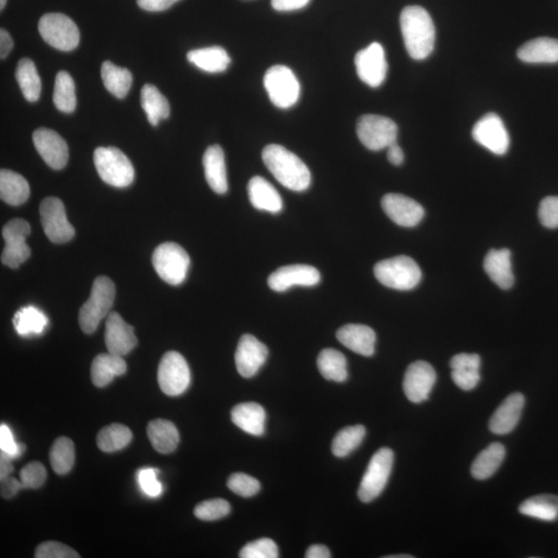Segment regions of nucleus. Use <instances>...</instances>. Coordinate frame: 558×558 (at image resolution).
Returning <instances> with one entry per match:
<instances>
[{
    "instance_id": "obj_1",
    "label": "nucleus",
    "mask_w": 558,
    "mask_h": 558,
    "mask_svg": "<svg viewBox=\"0 0 558 558\" xmlns=\"http://www.w3.org/2000/svg\"><path fill=\"white\" fill-rule=\"evenodd\" d=\"M401 28L405 48L411 59L423 60L433 53L435 28L426 10L418 5L407 6L402 12Z\"/></svg>"
},
{
    "instance_id": "obj_2",
    "label": "nucleus",
    "mask_w": 558,
    "mask_h": 558,
    "mask_svg": "<svg viewBox=\"0 0 558 558\" xmlns=\"http://www.w3.org/2000/svg\"><path fill=\"white\" fill-rule=\"evenodd\" d=\"M262 157L265 166L284 187L294 192H303L309 187L312 182L310 171L293 152L282 145L271 144L266 146Z\"/></svg>"
},
{
    "instance_id": "obj_3",
    "label": "nucleus",
    "mask_w": 558,
    "mask_h": 558,
    "mask_svg": "<svg viewBox=\"0 0 558 558\" xmlns=\"http://www.w3.org/2000/svg\"><path fill=\"white\" fill-rule=\"evenodd\" d=\"M116 294V284L109 277L99 276L95 279L90 299L80 309L79 324L82 331L92 334L98 329L105 316L109 315Z\"/></svg>"
},
{
    "instance_id": "obj_4",
    "label": "nucleus",
    "mask_w": 558,
    "mask_h": 558,
    "mask_svg": "<svg viewBox=\"0 0 558 558\" xmlns=\"http://www.w3.org/2000/svg\"><path fill=\"white\" fill-rule=\"evenodd\" d=\"M100 179L114 187L124 188L135 179V169L129 157L116 147H99L93 155Z\"/></svg>"
},
{
    "instance_id": "obj_5",
    "label": "nucleus",
    "mask_w": 558,
    "mask_h": 558,
    "mask_svg": "<svg viewBox=\"0 0 558 558\" xmlns=\"http://www.w3.org/2000/svg\"><path fill=\"white\" fill-rule=\"evenodd\" d=\"M374 275L387 288L410 291L421 282L422 272L413 259L398 256L384 259L374 266Z\"/></svg>"
},
{
    "instance_id": "obj_6",
    "label": "nucleus",
    "mask_w": 558,
    "mask_h": 558,
    "mask_svg": "<svg viewBox=\"0 0 558 558\" xmlns=\"http://www.w3.org/2000/svg\"><path fill=\"white\" fill-rule=\"evenodd\" d=\"M395 464V453L389 448L379 449L372 456L358 490L361 502L371 503L383 492Z\"/></svg>"
},
{
    "instance_id": "obj_7",
    "label": "nucleus",
    "mask_w": 558,
    "mask_h": 558,
    "mask_svg": "<svg viewBox=\"0 0 558 558\" xmlns=\"http://www.w3.org/2000/svg\"><path fill=\"white\" fill-rule=\"evenodd\" d=\"M190 259L187 252L179 244L163 243L156 247L152 256V264L163 282L179 285L186 281Z\"/></svg>"
},
{
    "instance_id": "obj_8",
    "label": "nucleus",
    "mask_w": 558,
    "mask_h": 558,
    "mask_svg": "<svg viewBox=\"0 0 558 558\" xmlns=\"http://www.w3.org/2000/svg\"><path fill=\"white\" fill-rule=\"evenodd\" d=\"M39 31L44 41L51 47L69 52L78 47L80 31L72 20L60 12H50L41 18Z\"/></svg>"
},
{
    "instance_id": "obj_9",
    "label": "nucleus",
    "mask_w": 558,
    "mask_h": 558,
    "mask_svg": "<svg viewBox=\"0 0 558 558\" xmlns=\"http://www.w3.org/2000/svg\"><path fill=\"white\" fill-rule=\"evenodd\" d=\"M264 85L272 103L281 109H288L299 100V82L288 67L270 68L265 75Z\"/></svg>"
},
{
    "instance_id": "obj_10",
    "label": "nucleus",
    "mask_w": 558,
    "mask_h": 558,
    "mask_svg": "<svg viewBox=\"0 0 558 558\" xmlns=\"http://www.w3.org/2000/svg\"><path fill=\"white\" fill-rule=\"evenodd\" d=\"M398 129L393 120L379 116H363L357 124L358 138L367 149L372 151L388 148L397 142Z\"/></svg>"
},
{
    "instance_id": "obj_11",
    "label": "nucleus",
    "mask_w": 558,
    "mask_h": 558,
    "mask_svg": "<svg viewBox=\"0 0 558 558\" xmlns=\"http://www.w3.org/2000/svg\"><path fill=\"white\" fill-rule=\"evenodd\" d=\"M157 379L164 395H183L190 384V371L187 360L177 352L164 354L158 366Z\"/></svg>"
},
{
    "instance_id": "obj_12",
    "label": "nucleus",
    "mask_w": 558,
    "mask_h": 558,
    "mask_svg": "<svg viewBox=\"0 0 558 558\" xmlns=\"http://www.w3.org/2000/svg\"><path fill=\"white\" fill-rule=\"evenodd\" d=\"M40 214L44 232L52 243H67L74 238V227L69 223L65 205L59 198L49 196L43 200Z\"/></svg>"
},
{
    "instance_id": "obj_13",
    "label": "nucleus",
    "mask_w": 558,
    "mask_h": 558,
    "mask_svg": "<svg viewBox=\"0 0 558 558\" xmlns=\"http://www.w3.org/2000/svg\"><path fill=\"white\" fill-rule=\"evenodd\" d=\"M30 232V225L21 219H12L4 227L3 236L5 243L2 255L4 265L17 269L27 261L30 257V249L27 243Z\"/></svg>"
},
{
    "instance_id": "obj_14",
    "label": "nucleus",
    "mask_w": 558,
    "mask_h": 558,
    "mask_svg": "<svg viewBox=\"0 0 558 558\" xmlns=\"http://www.w3.org/2000/svg\"><path fill=\"white\" fill-rule=\"evenodd\" d=\"M474 141L494 155H504L510 147V136L503 120L496 113H488L473 129Z\"/></svg>"
},
{
    "instance_id": "obj_15",
    "label": "nucleus",
    "mask_w": 558,
    "mask_h": 558,
    "mask_svg": "<svg viewBox=\"0 0 558 558\" xmlns=\"http://www.w3.org/2000/svg\"><path fill=\"white\" fill-rule=\"evenodd\" d=\"M359 78L371 87L383 84L388 71L385 51L379 43H372L369 47L359 51L355 57Z\"/></svg>"
},
{
    "instance_id": "obj_16",
    "label": "nucleus",
    "mask_w": 558,
    "mask_h": 558,
    "mask_svg": "<svg viewBox=\"0 0 558 558\" xmlns=\"http://www.w3.org/2000/svg\"><path fill=\"white\" fill-rule=\"evenodd\" d=\"M436 382V372L433 366L425 361L411 363L403 379V391L409 401L421 403L427 401Z\"/></svg>"
},
{
    "instance_id": "obj_17",
    "label": "nucleus",
    "mask_w": 558,
    "mask_h": 558,
    "mask_svg": "<svg viewBox=\"0 0 558 558\" xmlns=\"http://www.w3.org/2000/svg\"><path fill=\"white\" fill-rule=\"evenodd\" d=\"M268 348L255 336L245 334L240 339L235 363L241 377H255L268 358Z\"/></svg>"
},
{
    "instance_id": "obj_18",
    "label": "nucleus",
    "mask_w": 558,
    "mask_h": 558,
    "mask_svg": "<svg viewBox=\"0 0 558 558\" xmlns=\"http://www.w3.org/2000/svg\"><path fill=\"white\" fill-rule=\"evenodd\" d=\"M321 282L318 269L309 265H289L279 268L268 278V285L275 291H285L300 285V287H315Z\"/></svg>"
},
{
    "instance_id": "obj_19",
    "label": "nucleus",
    "mask_w": 558,
    "mask_h": 558,
    "mask_svg": "<svg viewBox=\"0 0 558 558\" xmlns=\"http://www.w3.org/2000/svg\"><path fill=\"white\" fill-rule=\"evenodd\" d=\"M35 147L50 168L62 170L68 161L65 139L50 129H37L33 135Z\"/></svg>"
},
{
    "instance_id": "obj_20",
    "label": "nucleus",
    "mask_w": 558,
    "mask_h": 558,
    "mask_svg": "<svg viewBox=\"0 0 558 558\" xmlns=\"http://www.w3.org/2000/svg\"><path fill=\"white\" fill-rule=\"evenodd\" d=\"M383 211L398 226L413 227L421 223L424 208L407 195L399 194L386 195L382 200Z\"/></svg>"
},
{
    "instance_id": "obj_21",
    "label": "nucleus",
    "mask_w": 558,
    "mask_h": 558,
    "mask_svg": "<svg viewBox=\"0 0 558 558\" xmlns=\"http://www.w3.org/2000/svg\"><path fill=\"white\" fill-rule=\"evenodd\" d=\"M105 342L108 352L122 357L134 350L138 344L134 328L125 323L122 315L116 312L108 315Z\"/></svg>"
},
{
    "instance_id": "obj_22",
    "label": "nucleus",
    "mask_w": 558,
    "mask_h": 558,
    "mask_svg": "<svg viewBox=\"0 0 558 558\" xmlns=\"http://www.w3.org/2000/svg\"><path fill=\"white\" fill-rule=\"evenodd\" d=\"M525 398L522 393H513L494 411L490 422L491 433L504 435L512 433L522 418Z\"/></svg>"
},
{
    "instance_id": "obj_23",
    "label": "nucleus",
    "mask_w": 558,
    "mask_h": 558,
    "mask_svg": "<svg viewBox=\"0 0 558 558\" xmlns=\"http://www.w3.org/2000/svg\"><path fill=\"white\" fill-rule=\"evenodd\" d=\"M336 336L341 345L361 356L371 357L376 352L377 335L369 326L348 324L341 327Z\"/></svg>"
},
{
    "instance_id": "obj_24",
    "label": "nucleus",
    "mask_w": 558,
    "mask_h": 558,
    "mask_svg": "<svg viewBox=\"0 0 558 558\" xmlns=\"http://www.w3.org/2000/svg\"><path fill=\"white\" fill-rule=\"evenodd\" d=\"M453 382L465 391H471L480 382L481 359L477 354H458L450 361Z\"/></svg>"
},
{
    "instance_id": "obj_25",
    "label": "nucleus",
    "mask_w": 558,
    "mask_h": 558,
    "mask_svg": "<svg viewBox=\"0 0 558 558\" xmlns=\"http://www.w3.org/2000/svg\"><path fill=\"white\" fill-rule=\"evenodd\" d=\"M205 177L213 192L224 195L227 192V177L223 148L219 145L208 147L203 156Z\"/></svg>"
},
{
    "instance_id": "obj_26",
    "label": "nucleus",
    "mask_w": 558,
    "mask_h": 558,
    "mask_svg": "<svg viewBox=\"0 0 558 558\" xmlns=\"http://www.w3.org/2000/svg\"><path fill=\"white\" fill-rule=\"evenodd\" d=\"M512 253L509 250H491L484 259V270L491 281L500 289L509 290L513 287L514 277L511 262Z\"/></svg>"
},
{
    "instance_id": "obj_27",
    "label": "nucleus",
    "mask_w": 558,
    "mask_h": 558,
    "mask_svg": "<svg viewBox=\"0 0 558 558\" xmlns=\"http://www.w3.org/2000/svg\"><path fill=\"white\" fill-rule=\"evenodd\" d=\"M247 190H249L251 205L258 211L270 213L282 211L283 204L281 195L263 177H253L249 183V187H247Z\"/></svg>"
},
{
    "instance_id": "obj_28",
    "label": "nucleus",
    "mask_w": 558,
    "mask_h": 558,
    "mask_svg": "<svg viewBox=\"0 0 558 558\" xmlns=\"http://www.w3.org/2000/svg\"><path fill=\"white\" fill-rule=\"evenodd\" d=\"M232 421L244 433L253 436L265 434L266 411L262 405L256 403L237 404L232 410Z\"/></svg>"
},
{
    "instance_id": "obj_29",
    "label": "nucleus",
    "mask_w": 558,
    "mask_h": 558,
    "mask_svg": "<svg viewBox=\"0 0 558 558\" xmlns=\"http://www.w3.org/2000/svg\"><path fill=\"white\" fill-rule=\"evenodd\" d=\"M128 370L122 356L111 354H100L94 358L92 365V380L99 388L109 385L116 377L123 376Z\"/></svg>"
},
{
    "instance_id": "obj_30",
    "label": "nucleus",
    "mask_w": 558,
    "mask_h": 558,
    "mask_svg": "<svg viewBox=\"0 0 558 558\" xmlns=\"http://www.w3.org/2000/svg\"><path fill=\"white\" fill-rule=\"evenodd\" d=\"M147 435L152 447L162 454L173 453L180 441L179 429L172 422L163 418L148 424Z\"/></svg>"
},
{
    "instance_id": "obj_31",
    "label": "nucleus",
    "mask_w": 558,
    "mask_h": 558,
    "mask_svg": "<svg viewBox=\"0 0 558 558\" xmlns=\"http://www.w3.org/2000/svg\"><path fill=\"white\" fill-rule=\"evenodd\" d=\"M30 195L27 179L11 170L0 171V196L6 204L19 206L24 204Z\"/></svg>"
},
{
    "instance_id": "obj_32",
    "label": "nucleus",
    "mask_w": 558,
    "mask_h": 558,
    "mask_svg": "<svg viewBox=\"0 0 558 558\" xmlns=\"http://www.w3.org/2000/svg\"><path fill=\"white\" fill-rule=\"evenodd\" d=\"M518 59L526 63L558 62V40L551 37H538L525 43L518 50Z\"/></svg>"
},
{
    "instance_id": "obj_33",
    "label": "nucleus",
    "mask_w": 558,
    "mask_h": 558,
    "mask_svg": "<svg viewBox=\"0 0 558 558\" xmlns=\"http://www.w3.org/2000/svg\"><path fill=\"white\" fill-rule=\"evenodd\" d=\"M187 60L207 73H221L229 68L231 59L224 48L214 46L190 51Z\"/></svg>"
},
{
    "instance_id": "obj_34",
    "label": "nucleus",
    "mask_w": 558,
    "mask_h": 558,
    "mask_svg": "<svg viewBox=\"0 0 558 558\" xmlns=\"http://www.w3.org/2000/svg\"><path fill=\"white\" fill-rule=\"evenodd\" d=\"M506 456V449L499 442H493L482 451L472 465L473 477L477 480H487L492 477L502 466Z\"/></svg>"
},
{
    "instance_id": "obj_35",
    "label": "nucleus",
    "mask_w": 558,
    "mask_h": 558,
    "mask_svg": "<svg viewBox=\"0 0 558 558\" xmlns=\"http://www.w3.org/2000/svg\"><path fill=\"white\" fill-rule=\"evenodd\" d=\"M519 512L542 522H555L558 518V497L554 494L532 497L519 506Z\"/></svg>"
},
{
    "instance_id": "obj_36",
    "label": "nucleus",
    "mask_w": 558,
    "mask_h": 558,
    "mask_svg": "<svg viewBox=\"0 0 558 558\" xmlns=\"http://www.w3.org/2000/svg\"><path fill=\"white\" fill-rule=\"evenodd\" d=\"M100 73L107 91L114 97L124 99L128 95L132 84V76L128 68L117 67L111 61H105L101 65Z\"/></svg>"
},
{
    "instance_id": "obj_37",
    "label": "nucleus",
    "mask_w": 558,
    "mask_h": 558,
    "mask_svg": "<svg viewBox=\"0 0 558 558\" xmlns=\"http://www.w3.org/2000/svg\"><path fill=\"white\" fill-rule=\"evenodd\" d=\"M141 105L151 125L156 126L161 120L170 116L169 101L155 85L146 84L143 86Z\"/></svg>"
},
{
    "instance_id": "obj_38",
    "label": "nucleus",
    "mask_w": 558,
    "mask_h": 558,
    "mask_svg": "<svg viewBox=\"0 0 558 558\" xmlns=\"http://www.w3.org/2000/svg\"><path fill=\"white\" fill-rule=\"evenodd\" d=\"M16 79L25 99L30 103H36L40 100L42 82L33 60L23 59L19 61L16 68Z\"/></svg>"
},
{
    "instance_id": "obj_39",
    "label": "nucleus",
    "mask_w": 558,
    "mask_h": 558,
    "mask_svg": "<svg viewBox=\"0 0 558 558\" xmlns=\"http://www.w3.org/2000/svg\"><path fill=\"white\" fill-rule=\"evenodd\" d=\"M318 369L323 377L333 382H346L347 363L344 354L334 348H325L318 357Z\"/></svg>"
},
{
    "instance_id": "obj_40",
    "label": "nucleus",
    "mask_w": 558,
    "mask_h": 558,
    "mask_svg": "<svg viewBox=\"0 0 558 558\" xmlns=\"http://www.w3.org/2000/svg\"><path fill=\"white\" fill-rule=\"evenodd\" d=\"M132 434L125 425L114 423L101 429L97 437L98 447L106 453L117 452L129 446Z\"/></svg>"
},
{
    "instance_id": "obj_41",
    "label": "nucleus",
    "mask_w": 558,
    "mask_h": 558,
    "mask_svg": "<svg viewBox=\"0 0 558 558\" xmlns=\"http://www.w3.org/2000/svg\"><path fill=\"white\" fill-rule=\"evenodd\" d=\"M14 327L18 334L22 336L39 335L48 325L45 314L35 307H23L15 315Z\"/></svg>"
},
{
    "instance_id": "obj_42",
    "label": "nucleus",
    "mask_w": 558,
    "mask_h": 558,
    "mask_svg": "<svg viewBox=\"0 0 558 558\" xmlns=\"http://www.w3.org/2000/svg\"><path fill=\"white\" fill-rule=\"evenodd\" d=\"M53 101L57 109L63 113H73L77 107L75 82L66 71L56 75Z\"/></svg>"
},
{
    "instance_id": "obj_43",
    "label": "nucleus",
    "mask_w": 558,
    "mask_h": 558,
    "mask_svg": "<svg viewBox=\"0 0 558 558\" xmlns=\"http://www.w3.org/2000/svg\"><path fill=\"white\" fill-rule=\"evenodd\" d=\"M75 458V445L71 439L61 436L53 442L50 451V462L57 474H66L71 472Z\"/></svg>"
},
{
    "instance_id": "obj_44",
    "label": "nucleus",
    "mask_w": 558,
    "mask_h": 558,
    "mask_svg": "<svg viewBox=\"0 0 558 558\" xmlns=\"http://www.w3.org/2000/svg\"><path fill=\"white\" fill-rule=\"evenodd\" d=\"M366 435L363 425H355L341 429L335 435L332 442V452L336 458H344L356 450L363 443Z\"/></svg>"
},
{
    "instance_id": "obj_45",
    "label": "nucleus",
    "mask_w": 558,
    "mask_h": 558,
    "mask_svg": "<svg viewBox=\"0 0 558 558\" xmlns=\"http://www.w3.org/2000/svg\"><path fill=\"white\" fill-rule=\"evenodd\" d=\"M231 506L223 498H214L200 503L195 508V516L203 522H215L229 515Z\"/></svg>"
},
{
    "instance_id": "obj_46",
    "label": "nucleus",
    "mask_w": 558,
    "mask_h": 558,
    "mask_svg": "<svg viewBox=\"0 0 558 558\" xmlns=\"http://www.w3.org/2000/svg\"><path fill=\"white\" fill-rule=\"evenodd\" d=\"M229 490L243 498L255 497L261 490V484L251 475L243 473H235L227 483Z\"/></svg>"
},
{
    "instance_id": "obj_47",
    "label": "nucleus",
    "mask_w": 558,
    "mask_h": 558,
    "mask_svg": "<svg viewBox=\"0 0 558 558\" xmlns=\"http://www.w3.org/2000/svg\"><path fill=\"white\" fill-rule=\"evenodd\" d=\"M239 557L241 558H277L278 548L275 541L271 538H262L257 541L246 544L241 549Z\"/></svg>"
},
{
    "instance_id": "obj_48",
    "label": "nucleus",
    "mask_w": 558,
    "mask_h": 558,
    "mask_svg": "<svg viewBox=\"0 0 558 558\" xmlns=\"http://www.w3.org/2000/svg\"><path fill=\"white\" fill-rule=\"evenodd\" d=\"M47 472L45 466L41 462H30L25 466L20 472V481L23 488H30V490H37L45 484Z\"/></svg>"
},
{
    "instance_id": "obj_49",
    "label": "nucleus",
    "mask_w": 558,
    "mask_h": 558,
    "mask_svg": "<svg viewBox=\"0 0 558 558\" xmlns=\"http://www.w3.org/2000/svg\"><path fill=\"white\" fill-rule=\"evenodd\" d=\"M36 558H78L80 555L66 544L60 542L42 543L36 549Z\"/></svg>"
},
{
    "instance_id": "obj_50",
    "label": "nucleus",
    "mask_w": 558,
    "mask_h": 558,
    "mask_svg": "<svg viewBox=\"0 0 558 558\" xmlns=\"http://www.w3.org/2000/svg\"><path fill=\"white\" fill-rule=\"evenodd\" d=\"M157 469L143 468L138 472V484L149 498H158L163 493V485L157 480Z\"/></svg>"
},
{
    "instance_id": "obj_51",
    "label": "nucleus",
    "mask_w": 558,
    "mask_h": 558,
    "mask_svg": "<svg viewBox=\"0 0 558 558\" xmlns=\"http://www.w3.org/2000/svg\"><path fill=\"white\" fill-rule=\"evenodd\" d=\"M538 219L548 229L558 227V196H546L538 207Z\"/></svg>"
},
{
    "instance_id": "obj_52",
    "label": "nucleus",
    "mask_w": 558,
    "mask_h": 558,
    "mask_svg": "<svg viewBox=\"0 0 558 558\" xmlns=\"http://www.w3.org/2000/svg\"><path fill=\"white\" fill-rule=\"evenodd\" d=\"M0 450L2 452L15 459L25 451L23 443H17L8 425L2 424L0 426Z\"/></svg>"
},
{
    "instance_id": "obj_53",
    "label": "nucleus",
    "mask_w": 558,
    "mask_h": 558,
    "mask_svg": "<svg viewBox=\"0 0 558 558\" xmlns=\"http://www.w3.org/2000/svg\"><path fill=\"white\" fill-rule=\"evenodd\" d=\"M179 0H137L140 8L148 12L166 11Z\"/></svg>"
},
{
    "instance_id": "obj_54",
    "label": "nucleus",
    "mask_w": 558,
    "mask_h": 558,
    "mask_svg": "<svg viewBox=\"0 0 558 558\" xmlns=\"http://www.w3.org/2000/svg\"><path fill=\"white\" fill-rule=\"evenodd\" d=\"M310 0H272L274 9L278 12H291L303 9Z\"/></svg>"
},
{
    "instance_id": "obj_55",
    "label": "nucleus",
    "mask_w": 558,
    "mask_h": 558,
    "mask_svg": "<svg viewBox=\"0 0 558 558\" xmlns=\"http://www.w3.org/2000/svg\"><path fill=\"white\" fill-rule=\"evenodd\" d=\"M23 488L21 481H18L15 478H4L2 479V488H0V493L4 498H12L16 496L19 490Z\"/></svg>"
},
{
    "instance_id": "obj_56",
    "label": "nucleus",
    "mask_w": 558,
    "mask_h": 558,
    "mask_svg": "<svg viewBox=\"0 0 558 558\" xmlns=\"http://www.w3.org/2000/svg\"><path fill=\"white\" fill-rule=\"evenodd\" d=\"M12 47H14V42H12L10 34L8 31L2 28V30H0V57H2V60L8 57Z\"/></svg>"
},
{
    "instance_id": "obj_57",
    "label": "nucleus",
    "mask_w": 558,
    "mask_h": 558,
    "mask_svg": "<svg viewBox=\"0 0 558 558\" xmlns=\"http://www.w3.org/2000/svg\"><path fill=\"white\" fill-rule=\"evenodd\" d=\"M387 149H388V154H387V156H388L389 162L392 164H395V166H401V164L404 161V155L403 149L401 148V146H399L396 142L390 145L389 147Z\"/></svg>"
},
{
    "instance_id": "obj_58",
    "label": "nucleus",
    "mask_w": 558,
    "mask_h": 558,
    "mask_svg": "<svg viewBox=\"0 0 558 558\" xmlns=\"http://www.w3.org/2000/svg\"><path fill=\"white\" fill-rule=\"evenodd\" d=\"M307 558H330L331 557V554H330L329 549L324 546V545H313L310 546L306 554Z\"/></svg>"
},
{
    "instance_id": "obj_59",
    "label": "nucleus",
    "mask_w": 558,
    "mask_h": 558,
    "mask_svg": "<svg viewBox=\"0 0 558 558\" xmlns=\"http://www.w3.org/2000/svg\"><path fill=\"white\" fill-rule=\"evenodd\" d=\"M12 458L10 456L2 452L0 455V480L10 477L14 466H12Z\"/></svg>"
},
{
    "instance_id": "obj_60",
    "label": "nucleus",
    "mask_w": 558,
    "mask_h": 558,
    "mask_svg": "<svg viewBox=\"0 0 558 558\" xmlns=\"http://www.w3.org/2000/svg\"><path fill=\"white\" fill-rule=\"evenodd\" d=\"M413 557L414 556L407 555V554L385 556V558H413Z\"/></svg>"
},
{
    "instance_id": "obj_61",
    "label": "nucleus",
    "mask_w": 558,
    "mask_h": 558,
    "mask_svg": "<svg viewBox=\"0 0 558 558\" xmlns=\"http://www.w3.org/2000/svg\"><path fill=\"white\" fill-rule=\"evenodd\" d=\"M6 4V0H0V10H4Z\"/></svg>"
}]
</instances>
